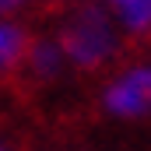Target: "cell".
I'll return each instance as SVG.
<instances>
[{"label":"cell","instance_id":"obj_1","mask_svg":"<svg viewBox=\"0 0 151 151\" xmlns=\"http://www.w3.org/2000/svg\"><path fill=\"white\" fill-rule=\"evenodd\" d=\"M53 39L67 60V70L74 74H99L113 67L123 49V32L116 28L113 14L91 0L67 4V11L53 28Z\"/></svg>","mask_w":151,"mask_h":151},{"label":"cell","instance_id":"obj_2","mask_svg":"<svg viewBox=\"0 0 151 151\" xmlns=\"http://www.w3.org/2000/svg\"><path fill=\"white\" fill-rule=\"evenodd\" d=\"M99 109L119 123L148 119L151 116V60H134V63H123L119 70H113L106 77V84L99 88Z\"/></svg>","mask_w":151,"mask_h":151},{"label":"cell","instance_id":"obj_3","mask_svg":"<svg viewBox=\"0 0 151 151\" xmlns=\"http://www.w3.org/2000/svg\"><path fill=\"white\" fill-rule=\"evenodd\" d=\"M21 74L28 77L32 84L46 88V84H56L60 77L67 74V60L56 46L53 35H32L28 42V53H25V63H21Z\"/></svg>","mask_w":151,"mask_h":151},{"label":"cell","instance_id":"obj_4","mask_svg":"<svg viewBox=\"0 0 151 151\" xmlns=\"http://www.w3.org/2000/svg\"><path fill=\"white\" fill-rule=\"evenodd\" d=\"M28 42H32V28L21 18H0V81L21 74Z\"/></svg>","mask_w":151,"mask_h":151},{"label":"cell","instance_id":"obj_5","mask_svg":"<svg viewBox=\"0 0 151 151\" xmlns=\"http://www.w3.org/2000/svg\"><path fill=\"white\" fill-rule=\"evenodd\" d=\"M109 14H113L116 28L123 35H130V39H148L151 35V0H123Z\"/></svg>","mask_w":151,"mask_h":151},{"label":"cell","instance_id":"obj_6","mask_svg":"<svg viewBox=\"0 0 151 151\" xmlns=\"http://www.w3.org/2000/svg\"><path fill=\"white\" fill-rule=\"evenodd\" d=\"M32 0H0V18H21Z\"/></svg>","mask_w":151,"mask_h":151},{"label":"cell","instance_id":"obj_7","mask_svg":"<svg viewBox=\"0 0 151 151\" xmlns=\"http://www.w3.org/2000/svg\"><path fill=\"white\" fill-rule=\"evenodd\" d=\"M0 151H21V148H18V144L7 137V134H0Z\"/></svg>","mask_w":151,"mask_h":151},{"label":"cell","instance_id":"obj_8","mask_svg":"<svg viewBox=\"0 0 151 151\" xmlns=\"http://www.w3.org/2000/svg\"><path fill=\"white\" fill-rule=\"evenodd\" d=\"M91 4H102V7H106V11H113L116 4H123V0H91Z\"/></svg>","mask_w":151,"mask_h":151},{"label":"cell","instance_id":"obj_9","mask_svg":"<svg viewBox=\"0 0 151 151\" xmlns=\"http://www.w3.org/2000/svg\"><path fill=\"white\" fill-rule=\"evenodd\" d=\"M49 4H74V0H49Z\"/></svg>","mask_w":151,"mask_h":151}]
</instances>
